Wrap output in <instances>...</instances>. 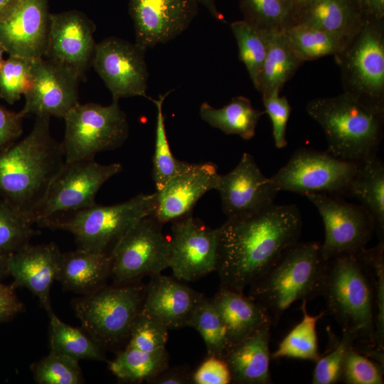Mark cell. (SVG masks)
Segmentation results:
<instances>
[{"label": "cell", "instance_id": "6da1fadb", "mask_svg": "<svg viewBox=\"0 0 384 384\" xmlns=\"http://www.w3.org/2000/svg\"><path fill=\"white\" fill-rule=\"evenodd\" d=\"M302 218L295 205L273 203L228 218L218 228L220 287L243 292L299 241Z\"/></svg>", "mask_w": 384, "mask_h": 384}, {"label": "cell", "instance_id": "7a4b0ae2", "mask_svg": "<svg viewBox=\"0 0 384 384\" xmlns=\"http://www.w3.org/2000/svg\"><path fill=\"white\" fill-rule=\"evenodd\" d=\"M50 118L36 116L25 138L0 151V197L29 218L65 162L61 143L50 134Z\"/></svg>", "mask_w": 384, "mask_h": 384}, {"label": "cell", "instance_id": "3957f363", "mask_svg": "<svg viewBox=\"0 0 384 384\" xmlns=\"http://www.w3.org/2000/svg\"><path fill=\"white\" fill-rule=\"evenodd\" d=\"M321 295L342 331L356 335L359 346L354 347L383 365L384 358L377 353L375 344L374 273L362 250L327 261Z\"/></svg>", "mask_w": 384, "mask_h": 384}, {"label": "cell", "instance_id": "277c9868", "mask_svg": "<svg viewBox=\"0 0 384 384\" xmlns=\"http://www.w3.org/2000/svg\"><path fill=\"white\" fill-rule=\"evenodd\" d=\"M306 110L323 129L327 151L333 156L358 164L377 155L383 136L384 112L344 92L313 99Z\"/></svg>", "mask_w": 384, "mask_h": 384}, {"label": "cell", "instance_id": "5b68a950", "mask_svg": "<svg viewBox=\"0 0 384 384\" xmlns=\"http://www.w3.org/2000/svg\"><path fill=\"white\" fill-rule=\"evenodd\" d=\"M326 262L316 242H297L249 288L247 296L261 304L277 325L291 305L321 295Z\"/></svg>", "mask_w": 384, "mask_h": 384}, {"label": "cell", "instance_id": "8992f818", "mask_svg": "<svg viewBox=\"0 0 384 384\" xmlns=\"http://www.w3.org/2000/svg\"><path fill=\"white\" fill-rule=\"evenodd\" d=\"M156 193L138 194L112 206L95 204L60 214L38 225L73 235L79 248L110 255L122 237L142 218L154 213Z\"/></svg>", "mask_w": 384, "mask_h": 384}, {"label": "cell", "instance_id": "52a82bcc", "mask_svg": "<svg viewBox=\"0 0 384 384\" xmlns=\"http://www.w3.org/2000/svg\"><path fill=\"white\" fill-rule=\"evenodd\" d=\"M146 284L141 281L104 286L75 299L73 306L85 332L101 347L127 341L139 315Z\"/></svg>", "mask_w": 384, "mask_h": 384}, {"label": "cell", "instance_id": "ba28073f", "mask_svg": "<svg viewBox=\"0 0 384 384\" xmlns=\"http://www.w3.org/2000/svg\"><path fill=\"white\" fill-rule=\"evenodd\" d=\"M344 93L384 112V21L365 20L335 55Z\"/></svg>", "mask_w": 384, "mask_h": 384}, {"label": "cell", "instance_id": "9c48e42d", "mask_svg": "<svg viewBox=\"0 0 384 384\" xmlns=\"http://www.w3.org/2000/svg\"><path fill=\"white\" fill-rule=\"evenodd\" d=\"M64 119L61 146L65 161L94 159L99 152L121 146L129 136L127 118L118 102L109 105L78 103Z\"/></svg>", "mask_w": 384, "mask_h": 384}, {"label": "cell", "instance_id": "30bf717a", "mask_svg": "<svg viewBox=\"0 0 384 384\" xmlns=\"http://www.w3.org/2000/svg\"><path fill=\"white\" fill-rule=\"evenodd\" d=\"M122 170L119 163L101 164L94 159L65 161L31 214V220L39 224L51 217L95 205L102 186Z\"/></svg>", "mask_w": 384, "mask_h": 384}, {"label": "cell", "instance_id": "8fae6325", "mask_svg": "<svg viewBox=\"0 0 384 384\" xmlns=\"http://www.w3.org/2000/svg\"><path fill=\"white\" fill-rule=\"evenodd\" d=\"M358 164L338 159L328 151L299 148L270 178L279 192L305 196L311 193H348Z\"/></svg>", "mask_w": 384, "mask_h": 384}, {"label": "cell", "instance_id": "7c38bea8", "mask_svg": "<svg viewBox=\"0 0 384 384\" xmlns=\"http://www.w3.org/2000/svg\"><path fill=\"white\" fill-rule=\"evenodd\" d=\"M163 224L151 214L136 223L110 254V277L115 284L141 281L169 268V240Z\"/></svg>", "mask_w": 384, "mask_h": 384}, {"label": "cell", "instance_id": "4fadbf2b", "mask_svg": "<svg viewBox=\"0 0 384 384\" xmlns=\"http://www.w3.org/2000/svg\"><path fill=\"white\" fill-rule=\"evenodd\" d=\"M305 196L322 218L324 240L321 244V252L326 261L365 247L375 230V220L365 207L324 193H311Z\"/></svg>", "mask_w": 384, "mask_h": 384}, {"label": "cell", "instance_id": "5bb4252c", "mask_svg": "<svg viewBox=\"0 0 384 384\" xmlns=\"http://www.w3.org/2000/svg\"><path fill=\"white\" fill-rule=\"evenodd\" d=\"M146 50L126 40L110 36L97 43L92 65L112 94V101L146 95L149 73Z\"/></svg>", "mask_w": 384, "mask_h": 384}, {"label": "cell", "instance_id": "9a60e30c", "mask_svg": "<svg viewBox=\"0 0 384 384\" xmlns=\"http://www.w3.org/2000/svg\"><path fill=\"white\" fill-rule=\"evenodd\" d=\"M171 223L169 268L174 277L192 282L216 271L218 229L194 218L192 213Z\"/></svg>", "mask_w": 384, "mask_h": 384}, {"label": "cell", "instance_id": "2e32d148", "mask_svg": "<svg viewBox=\"0 0 384 384\" xmlns=\"http://www.w3.org/2000/svg\"><path fill=\"white\" fill-rule=\"evenodd\" d=\"M80 76L70 68L48 58L33 60L25 105L19 112L63 118L78 102Z\"/></svg>", "mask_w": 384, "mask_h": 384}, {"label": "cell", "instance_id": "e0dca14e", "mask_svg": "<svg viewBox=\"0 0 384 384\" xmlns=\"http://www.w3.org/2000/svg\"><path fill=\"white\" fill-rule=\"evenodd\" d=\"M198 6L197 0H129L135 43L146 50L176 38L188 28Z\"/></svg>", "mask_w": 384, "mask_h": 384}, {"label": "cell", "instance_id": "ac0fdd59", "mask_svg": "<svg viewBox=\"0 0 384 384\" xmlns=\"http://www.w3.org/2000/svg\"><path fill=\"white\" fill-rule=\"evenodd\" d=\"M215 190L228 218L255 213L273 204L279 192L271 178L262 174L253 156L247 152L233 170L220 176Z\"/></svg>", "mask_w": 384, "mask_h": 384}, {"label": "cell", "instance_id": "d6986e66", "mask_svg": "<svg viewBox=\"0 0 384 384\" xmlns=\"http://www.w3.org/2000/svg\"><path fill=\"white\" fill-rule=\"evenodd\" d=\"M95 23L78 11L50 14L44 57L74 70L82 80L92 65Z\"/></svg>", "mask_w": 384, "mask_h": 384}, {"label": "cell", "instance_id": "ffe728a7", "mask_svg": "<svg viewBox=\"0 0 384 384\" xmlns=\"http://www.w3.org/2000/svg\"><path fill=\"white\" fill-rule=\"evenodd\" d=\"M48 0H20L0 21V43L9 55L36 60L44 57L49 28Z\"/></svg>", "mask_w": 384, "mask_h": 384}, {"label": "cell", "instance_id": "44dd1931", "mask_svg": "<svg viewBox=\"0 0 384 384\" xmlns=\"http://www.w3.org/2000/svg\"><path fill=\"white\" fill-rule=\"evenodd\" d=\"M220 176L213 163L192 164L155 192L156 208L152 215L164 225L191 213L198 201L216 188Z\"/></svg>", "mask_w": 384, "mask_h": 384}, {"label": "cell", "instance_id": "7402d4cb", "mask_svg": "<svg viewBox=\"0 0 384 384\" xmlns=\"http://www.w3.org/2000/svg\"><path fill=\"white\" fill-rule=\"evenodd\" d=\"M62 252L54 242L31 245L30 243L9 255V274L14 284L27 288L47 311H52L50 292L56 280Z\"/></svg>", "mask_w": 384, "mask_h": 384}, {"label": "cell", "instance_id": "603a6c76", "mask_svg": "<svg viewBox=\"0 0 384 384\" xmlns=\"http://www.w3.org/2000/svg\"><path fill=\"white\" fill-rule=\"evenodd\" d=\"M204 294L176 278L161 274L146 284L141 313L159 321L169 330L186 326Z\"/></svg>", "mask_w": 384, "mask_h": 384}, {"label": "cell", "instance_id": "cb8c5ba5", "mask_svg": "<svg viewBox=\"0 0 384 384\" xmlns=\"http://www.w3.org/2000/svg\"><path fill=\"white\" fill-rule=\"evenodd\" d=\"M272 324L261 326L239 341L230 345L222 358L226 362L231 383L269 384Z\"/></svg>", "mask_w": 384, "mask_h": 384}, {"label": "cell", "instance_id": "d4e9b609", "mask_svg": "<svg viewBox=\"0 0 384 384\" xmlns=\"http://www.w3.org/2000/svg\"><path fill=\"white\" fill-rule=\"evenodd\" d=\"M110 268V255L78 247L62 253L56 280L64 289L85 295L106 285Z\"/></svg>", "mask_w": 384, "mask_h": 384}, {"label": "cell", "instance_id": "484cf974", "mask_svg": "<svg viewBox=\"0 0 384 384\" xmlns=\"http://www.w3.org/2000/svg\"><path fill=\"white\" fill-rule=\"evenodd\" d=\"M210 301L226 327L229 346L262 325H273L268 311L243 292L220 286Z\"/></svg>", "mask_w": 384, "mask_h": 384}, {"label": "cell", "instance_id": "4316f807", "mask_svg": "<svg viewBox=\"0 0 384 384\" xmlns=\"http://www.w3.org/2000/svg\"><path fill=\"white\" fill-rule=\"evenodd\" d=\"M364 21L354 0H312L291 24H308L348 41Z\"/></svg>", "mask_w": 384, "mask_h": 384}, {"label": "cell", "instance_id": "83f0119b", "mask_svg": "<svg viewBox=\"0 0 384 384\" xmlns=\"http://www.w3.org/2000/svg\"><path fill=\"white\" fill-rule=\"evenodd\" d=\"M303 63L293 51L284 29L267 31L266 56L254 87L262 95L280 92Z\"/></svg>", "mask_w": 384, "mask_h": 384}, {"label": "cell", "instance_id": "f1b7e54d", "mask_svg": "<svg viewBox=\"0 0 384 384\" xmlns=\"http://www.w3.org/2000/svg\"><path fill=\"white\" fill-rule=\"evenodd\" d=\"M201 119L226 134H235L245 140L255 134L258 121L265 113L255 109L250 100L243 96L233 98L221 108L203 102L199 110Z\"/></svg>", "mask_w": 384, "mask_h": 384}, {"label": "cell", "instance_id": "f546056e", "mask_svg": "<svg viewBox=\"0 0 384 384\" xmlns=\"http://www.w3.org/2000/svg\"><path fill=\"white\" fill-rule=\"evenodd\" d=\"M348 193L358 198L372 215L375 230L384 231V164L377 155L358 163Z\"/></svg>", "mask_w": 384, "mask_h": 384}, {"label": "cell", "instance_id": "4dcf8cb0", "mask_svg": "<svg viewBox=\"0 0 384 384\" xmlns=\"http://www.w3.org/2000/svg\"><path fill=\"white\" fill-rule=\"evenodd\" d=\"M169 366L166 349L145 352L125 347L109 362V369L120 381L130 383H147Z\"/></svg>", "mask_w": 384, "mask_h": 384}, {"label": "cell", "instance_id": "1f68e13d", "mask_svg": "<svg viewBox=\"0 0 384 384\" xmlns=\"http://www.w3.org/2000/svg\"><path fill=\"white\" fill-rule=\"evenodd\" d=\"M49 316V345L53 351L79 361L81 359L106 361L98 345L90 336L78 328L61 321L52 310Z\"/></svg>", "mask_w": 384, "mask_h": 384}, {"label": "cell", "instance_id": "d6a6232c", "mask_svg": "<svg viewBox=\"0 0 384 384\" xmlns=\"http://www.w3.org/2000/svg\"><path fill=\"white\" fill-rule=\"evenodd\" d=\"M302 302V320L281 341L271 353V358H287L316 362L320 358L316 324L325 315V311L311 315L307 311V301Z\"/></svg>", "mask_w": 384, "mask_h": 384}, {"label": "cell", "instance_id": "836d02e7", "mask_svg": "<svg viewBox=\"0 0 384 384\" xmlns=\"http://www.w3.org/2000/svg\"><path fill=\"white\" fill-rule=\"evenodd\" d=\"M284 32L293 51L303 62L335 55L348 42L316 27L302 23L290 24L284 29Z\"/></svg>", "mask_w": 384, "mask_h": 384}, {"label": "cell", "instance_id": "e575fe53", "mask_svg": "<svg viewBox=\"0 0 384 384\" xmlns=\"http://www.w3.org/2000/svg\"><path fill=\"white\" fill-rule=\"evenodd\" d=\"M173 90L160 95L156 100H150L156 107L155 146L152 160V178L156 191L161 190L172 178L186 171L192 165L177 159L173 155L168 141L163 105L166 97Z\"/></svg>", "mask_w": 384, "mask_h": 384}, {"label": "cell", "instance_id": "d590c367", "mask_svg": "<svg viewBox=\"0 0 384 384\" xmlns=\"http://www.w3.org/2000/svg\"><path fill=\"white\" fill-rule=\"evenodd\" d=\"M186 326L193 328L203 338L207 356H223L229 346L226 327L212 304L204 297L196 305Z\"/></svg>", "mask_w": 384, "mask_h": 384}, {"label": "cell", "instance_id": "8d00e7d4", "mask_svg": "<svg viewBox=\"0 0 384 384\" xmlns=\"http://www.w3.org/2000/svg\"><path fill=\"white\" fill-rule=\"evenodd\" d=\"M238 46V57L244 63L253 85L262 69L267 49V31L243 20L230 24Z\"/></svg>", "mask_w": 384, "mask_h": 384}, {"label": "cell", "instance_id": "74e56055", "mask_svg": "<svg viewBox=\"0 0 384 384\" xmlns=\"http://www.w3.org/2000/svg\"><path fill=\"white\" fill-rule=\"evenodd\" d=\"M25 213L0 197V251L12 253L29 243L38 234Z\"/></svg>", "mask_w": 384, "mask_h": 384}, {"label": "cell", "instance_id": "f35d334b", "mask_svg": "<svg viewBox=\"0 0 384 384\" xmlns=\"http://www.w3.org/2000/svg\"><path fill=\"white\" fill-rule=\"evenodd\" d=\"M244 20L265 31L284 30L291 23L287 0H240Z\"/></svg>", "mask_w": 384, "mask_h": 384}, {"label": "cell", "instance_id": "ab89813d", "mask_svg": "<svg viewBox=\"0 0 384 384\" xmlns=\"http://www.w3.org/2000/svg\"><path fill=\"white\" fill-rule=\"evenodd\" d=\"M31 369L38 384H80L84 380L78 361L53 351Z\"/></svg>", "mask_w": 384, "mask_h": 384}, {"label": "cell", "instance_id": "60d3db41", "mask_svg": "<svg viewBox=\"0 0 384 384\" xmlns=\"http://www.w3.org/2000/svg\"><path fill=\"white\" fill-rule=\"evenodd\" d=\"M33 60L9 55L0 66V97L12 105L28 90Z\"/></svg>", "mask_w": 384, "mask_h": 384}, {"label": "cell", "instance_id": "b9f144b4", "mask_svg": "<svg viewBox=\"0 0 384 384\" xmlns=\"http://www.w3.org/2000/svg\"><path fill=\"white\" fill-rule=\"evenodd\" d=\"M342 337L329 351L315 362L312 376L313 384H336L341 382L343 366L348 349L357 342L356 335L342 331Z\"/></svg>", "mask_w": 384, "mask_h": 384}, {"label": "cell", "instance_id": "7bdbcfd3", "mask_svg": "<svg viewBox=\"0 0 384 384\" xmlns=\"http://www.w3.org/2000/svg\"><path fill=\"white\" fill-rule=\"evenodd\" d=\"M169 329L159 321L139 312L125 347L145 352H155L166 348Z\"/></svg>", "mask_w": 384, "mask_h": 384}, {"label": "cell", "instance_id": "ee69618b", "mask_svg": "<svg viewBox=\"0 0 384 384\" xmlns=\"http://www.w3.org/2000/svg\"><path fill=\"white\" fill-rule=\"evenodd\" d=\"M370 264L375 278V344L377 353L384 358V244L383 240L374 247L362 249Z\"/></svg>", "mask_w": 384, "mask_h": 384}, {"label": "cell", "instance_id": "f6af8a7d", "mask_svg": "<svg viewBox=\"0 0 384 384\" xmlns=\"http://www.w3.org/2000/svg\"><path fill=\"white\" fill-rule=\"evenodd\" d=\"M383 366L352 346L344 360L341 382L347 384H383Z\"/></svg>", "mask_w": 384, "mask_h": 384}, {"label": "cell", "instance_id": "bcb514c9", "mask_svg": "<svg viewBox=\"0 0 384 384\" xmlns=\"http://www.w3.org/2000/svg\"><path fill=\"white\" fill-rule=\"evenodd\" d=\"M265 112L269 115L275 146L282 149L287 146L286 131L292 107L285 96L280 97L279 92L262 95Z\"/></svg>", "mask_w": 384, "mask_h": 384}, {"label": "cell", "instance_id": "7dc6e473", "mask_svg": "<svg viewBox=\"0 0 384 384\" xmlns=\"http://www.w3.org/2000/svg\"><path fill=\"white\" fill-rule=\"evenodd\" d=\"M231 375L225 360L215 356H207L192 372V384H229Z\"/></svg>", "mask_w": 384, "mask_h": 384}, {"label": "cell", "instance_id": "c3c4849f", "mask_svg": "<svg viewBox=\"0 0 384 384\" xmlns=\"http://www.w3.org/2000/svg\"><path fill=\"white\" fill-rule=\"evenodd\" d=\"M23 117L0 105V151L13 144L23 132Z\"/></svg>", "mask_w": 384, "mask_h": 384}, {"label": "cell", "instance_id": "681fc988", "mask_svg": "<svg viewBox=\"0 0 384 384\" xmlns=\"http://www.w3.org/2000/svg\"><path fill=\"white\" fill-rule=\"evenodd\" d=\"M14 287V284L7 285L0 281V324L8 321L23 310Z\"/></svg>", "mask_w": 384, "mask_h": 384}, {"label": "cell", "instance_id": "f907efd6", "mask_svg": "<svg viewBox=\"0 0 384 384\" xmlns=\"http://www.w3.org/2000/svg\"><path fill=\"white\" fill-rule=\"evenodd\" d=\"M192 370L186 365L168 367L150 379L149 384H191Z\"/></svg>", "mask_w": 384, "mask_h": 384}, {"label": "cell", "instance_id": "816d5d0a", "mask_svg": "<svg viewBox=\"0 0 384 384\" xmlns=\"http://www.w3.org/2000/svg\"><path fill=\"white\" fill-rule=\"evenodd\" d=\"M365 20L383 19L384 0H354Z\"/></svg>", "mask_w": 384, "mask_h": 384}, {"label": "cell", "instance_id": "f5cc1de1", "mask_svg": "<svg viewBox=\"0 0 384 384\" xmlns=\"http://www.w3.org/2000/svg\"><path fill=\"white\" fill-rule=\"evenodd\" d=\"M20 0H0V21L6 18L14 10Z\"/></svg>", "mask_w": 384, "mask_h": 384}, {"label": "cell", "instance_id": "db71d44e", "mask_svg": "<svg viewBox=\"0 0 384 384\" xmlns=\"http://www.w3.org/2000/svg\"><path fill=\"white\" fill-rule=\"evenodd\" d=\"M311 1L312 0H288L291 9L290 24L293 22L294 19L299 14V12Z\"/></svg>", "mask_w": 384, "mask_h": 384}, {"label": "cell", "instance_id": "11a10c76", "mask_svg": "<svg viewBox=\"0 0 384 384\" xmlns=\"http://www.w3.org/2000/svg\"><path fill=\"white\" fill-rule=\"evenodd\" d=\"M198 4L204 6L210 14L218 21L225 22L221 13H220L216 7L215 0H197Z\"/></svg>", "mask_w": 384, "mask_h": 384}, {"label": "cell", "instance_id": "9f6ffc18", "mask_svg": "<svg viewBox=\"0 0 384 384\" xmlns=\"http://www.w3.org/2000/svg\"><path fill=\"white\" fill-rule=\"evenodd\" d=\"M9 254L0 251V279L9 274L8 261Z\"/></svg>", "mask_w": 384, "mask_h": 384}, {"label": "cell", "instance_id": "6f0895ef", "mask_svg": "<svg viewBox=\"0 0 384 384\" xmlns=\"http://www.w3.org/2000/svg\"><path fill=\"white\" fill-rule=\"evenodd\" d=\"M4 53H5V50L4 49L3 46L0 43V66L4 61L3 55Z\"/></svg>", "mask_w": 384, "mask_h": 384}, {"label": "cell", "instance_id": "680465c9", "mask_svg": "<svg viewBox=\"0 0 384 384\" xmlns=\"http://www.w3.org/2000/svg\"><path fill=\"white\" fill-rule=\"evenodd\" d=\"M288 1V0H287Z\"/></svg>", "mask_w": 384, "mask_h": 384}]
</instances>
